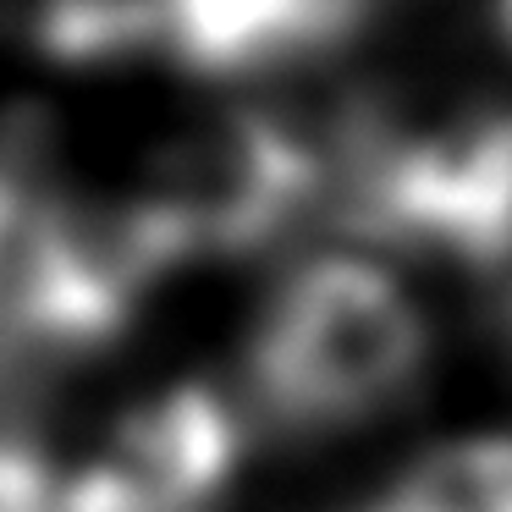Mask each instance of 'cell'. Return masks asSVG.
<instances>
[{
  "label": "cell",
  "instance_id": "obj_7",
  "mask_svg": "<svg viewBox=\"0 0 512 512\" xmlns=\"http://www.w3.org/2000/svg\"><path fill=\"white\" fill-rule=\"evenodd\" d=\"M34 39L56 61H122L127 50L155 45L149 0H39Z\"/></svg>",
  "mask_w": 512,
  "mask_h": 512
},
{
  "label": "cell",
  "instance_id": "obj_4",
  "mask_svg": "<svg viewBox=\"0 0 512 512\" xmlns=\"http://www.w3.org/2000/svg\"><path fill=\"white\" fill-rule=\"evenodd\" d=\"M237 430L221 397L177 386L116 430L111 452L61 485V512H199L226 479Z\"/></svg>",
  "mask_w": 512,
  "mask_h": 512
},
{
  "label": "cell",
  "instance_id": "obj_6",
  "mask_svg": "<svg viewBox=\"0 0 512 512\" xmlns=\"http://www.w3.org/2000/svg\"><path fill=\"white\" fill-rule=\"evenodd\" d=\"M369 512H512V441H468L424 457Z\"/></svg>",
  "mask_w": 512,
  "mask_h": 512
},
{
  "label": "cell",
  "instance_id": "obj_3",
  "mask_svg": "<svg viewBox=\"0 0 512 512\" xmlns=\"http://www.w3.org/2000/svg\"><path fill=\"white\" fill-rule=\"evenodd\" d=\"M314 149L270 116H221L177 138L160 160L144 210L188 254H243L259 248L314 199Z\"/></svg>",
  "mask_w": 512,
  "mask_h": 512
},
{
  "label": "cell",
  "instance_id": "obj_2",
  "mask_svg": "<svg viewBox=\"0 0 512 512\" xmlns=\"http://www.w3.org/2000/svg\"><path fill=\"white\" fill-rule=\"evenodd\" d=\"M347 221L468 265L512 259V111H463L413 138H353Z\"/></svg>",
  "mask_w": 512,
  "mask_h": 512
},
{
  "label": "cell",
  "instance_id": "obj_5",
  "mask_svg": "<svg viewBox=\"0 0 512 512\" xmlns=\"http://www.w3.org/2000/svg\"><path fill=\"white\" fill-rule=\"evenodd\" d=\"M155 45L199 78H265L364 23L353 0H149Z\"/></svg>",
  "mask_w": 512,
  "mask_h": 512
},
{
  "label": "cell",
  "instance_id": "obj_1",
  "mask_svg": "<svg viewBox=\"0 0 512 512\" xmlns=\"http://www.w3.org/2000/svg\"><path fill=\"white\" fill-rule=\"evenodd\" d=\"M424 325L364 259H314L281 287L254 342V391L287 430H331L402 397Z\"/></svg>",
  "mask_w": 512,
  "mask_h": 512
},
{
  "label": "cell",
  "instance_id": "obj_8",
  "mask_svg": "<svg viewBox=\"0 0 512 512\" xmlns=\"http://www.w3.org/2000/svg\"><path fill=\"white\" fill-rule=\"evenodd\" d=\"M501 28L512 34V0H501Z\"/></svg>",
  "mask_w": 512,
  "mask_h": 512
}]
</instances>
